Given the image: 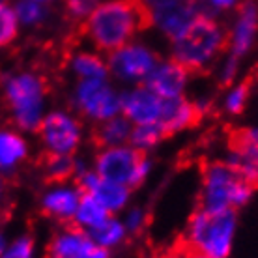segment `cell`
Segmentation results:
<instances>
[{"label": "cell", "instance_id": "cell-16", "mask_svg": "<svg viewBox=\"0 0 258 258\" xmlns=\"http://www.w3.org/2000/svg\"><path fill=\"white\" fill-rule=\"evenodd\" d=\"M228 150L234 157L258 163V129L234 127L228 131Z\"/></svg>", "mask_w": 258, "mask_h": 258}, {"label": "cell", "instance_id": "cell-36", "mask_svg": "<svg viewBox=\"0 0 258 258\" xmlns=\"http://www.w3.org/2000/svg\"><path fill=\"white\" fill-rule=\"evenodd\" d=\"M0 4H4V0H0Z\"/></svg>", "mask_w": 258, "mask_h": 258}, {"label": "cell", "instance_id": "cell-26", "mask_svg": "<svg viewBox=\"0 0 258 258\" xmlns=\"http://www.w3.org/2000/svg\"><path fill=\"white\" fill-rule=\"evenodd\" d=\"M45 8L41 6L36 0H21L17 4L15 15L23 25H36L39 21H43L45 17Z\"/></svg>", "mask_w": 258, "mask_h": 258}, {"label": "cell", "instance_id": "cell-22", "mask_svg": "<svg viewBox=\"0 0 258 258\" xmlns=\"http://www.w3.org/2000/svg\"><path fill=\"white\" fill-rule=\"evenodd\" d=\"M86 234L90 236V239L94 243H97V245H101V247H109V245L118 243V241L123 238V226L120 225L116 219L107 217V219L101 221L99 225L90 226V230Z\"/></svg>", "mask_w": 258, "mask_h": 258}, {"label": "cell", "instance_id": "cell-11", "mask_svg": "<svg viewBox=\"0 0 258 258\" xmlns=\"http://www.w3.org/2000/svg\"><path fill=\"white\" fill-rule=\"evenodd\" d=\"M202 110L199 105L189 103L183 97H163L161 116L157 125L163 129L165 137H170L181 129L193 127L200 122Z\"/></svg>", "mask_w": 258, "mask_h": 258}, {"label": "cell", "instance_id": "cell-10", "mask_svg": "<svg viewBox=\"0 0 258 258\" xmlns=\"http://www.w3.org/2000/svg\"><path fill=\"white\" fill-rule=\"evenodd\" d=\"M94 241L77 221H66L47 245V258H86Z\"/></svg>", "mask_w": 258, "mask_h": 258}, {"label": "cell", "instance_id": "cell-8", "mask_svg": "<svg viewBox=\"0 0 258 258\" xmlns=\"http://www.w3.org/2000/svg\"><path fill=\"white\" fill-rule=\"evenodd\" d=\"M38 133L47 144V148L56 154H73L81 141L77 122L62 112H51L49 116L41 118Z\"/></svg>", "mask_w": 258, "mask_h": 258}, {"label": "cell", "instance_id": "cell-32", "mask_svg": "<svg viewBox=\"0 0 258 258\" xmlns=\"http://www.w3.org/2000/svg\"><path fill=\"white\" fill-rule=\"evenodd\" d=\"M139 223H141V213L133 212V213H131V217H129V221H127V226L135 230V228H139Z\"/></svg>", "mask_w": 258, "mask_h": 258}, {"label": "cell", "instance_id": "cell-34", "mask_svg": "<svg viewBox=\"0 0 258 258\" xmlns=\"http://www.w3.org/2000/svg\"><path fill=\"white\" fill-rule=\"evenodd\" d=\"M4 245H6V241H4V236H2V232H0V254L4 252Z\"/></svg>", "mask_w": 258, "mask_h": 258}, {"label": "cell", "instance_id": "cell-9", "mask_svg": "<svg viewBox=\"0 0 258 258\" xmlns=\"http://www.w3.org/2000/svg\"><path fill=\"white\" fill-rule=\"evenodd\" d=\"M157 66V56L142 45H125L112 52L110 68L118 77L137 81L146 79Z\"/></svg>", "mask_w": 258, "mask_h": 258}, {"label": "cell", "instance_id": "cell-28", "mask_svg": "<svg viewBox=\"0 0 258 258\" xmlns=\"http://www.w3.org/2000/svg\"><path fill=\"white\" fill-rule=\"evenodd\" d=\"M163 258H210V256L204 254L202 251H199L189 239H183V241H176L174 245L170 247V251L167 252V256Z\"/></svg>", "mask_w": 258, "mask_h": 258}, {"label": "cell", "instance_id": "cell-14", "mask_svg": "<svg viewBox=\"0 0 258 258\" xmlns=\"http://www.w3.org/2000/svg\"><path fill=\"white\" fill-rule=\"evenodd\" d=\"M258 28V8L252 0H247L239 6V17L238 23L234 26V32L230 36V49H232V58L230 64L232 68H236L239 56H243L249 47H251L254 34Z\"/></svg>", "mask_w": 258, "mask_h": 258}, {"label": "cell", "instance_id": "cell-33", "mask_svg": "<svg viewBox=\"0 0 258 258\" xmlns=\"http://www.w3.org/2000/svg\"><path fill=\"white\" fill-rule=\"evenodd\" d=\"M215 8H230L236 4V0H210Z\"/></svg>", "mask_w": 258, "mask_h": 258}, {"label": "cell", "instance_id": "cell-5", "mask_svg": "<svg viewBox=\"0 0 258 258\" xmlns=\"http://www.w3.org/2000/svg\"><path fill=\"white\" fill-rule=\"evenodd\" d=\"M45 84L32 73H21L6 81V97L12 105L17 125L26 131H38L41 122Z\"/></svg>", "mask_w": 258, "mask_h": 258}, {"label": "cell", "instance_id": "cell-7", "mask_svg": "<svg viewBox=\"0 0 258 258\" xmlns=\"http://www.w3.org/2000/svg\"><path fill=\"white\" fill-rule=\"evenodd\" d=\"M77 103L79 109L83 110L86 116L94 120H109L122 110L120 97L112 92L109 84L97 79H84L77 88Z\"/></svg>", "mask_w": 258, "mask_h": 258}, {"label": "cell", "instance_id": "cell-17", "mask_svg": "<svg viewBox=\"0 0 258 258\" xmlns=\"http://www.w3.org/2000/svg\"><path fill=\"white\" fill-rule=\"evenodd\" d=\"M77 206L79 193L71 189H56L43 199V212L47 215L60 217L62 221H70L77 213Z\"/></svg>", "mask_w": 258, "mask_h": 258}, {"label": "cell", "instance_id": "cell-20", "mask_svg": "<svg viewBox=\"0 0 258 258\" xmlns=\"http://www.w3.org/2000/svg\"><path fill=\"white\" fill-rule=\"evenodd\" d=\"M92 195H94L110 213V212H118V210L127 202L129 187L123 185V183H116V181H109L101 178L99 183L96 185V189L92 191Z\"/></svg>", "mask_w": 258, "mask_h": 258}, {"label": "cell", "instance_id": "cell-2", "mask_svg": "<svg viewBox=\"0 0 258 258\" xmlns=\"http://www.w3.org/2000/svg\"><path fill=\"white\" fill-rule=\"evenodd\" d=\"M174 58L189 73L200 71L210 60L230 45V38L208 13H197L174 39Z\"/></svg>", "mask_w": 258, "mask_h": 258}, {"label": "cell", "instance_id": "cell-3", "mask_svg": "<svg viewBox=\"0 0 258 258\" xmlns=\"http://www.w3.org/2000/svg\"><path fill=\"white\" fill-rule=\"evenodd\" d=\"M252 191L254 187L245 180L232 159L208 163L202 168L199 210H238L249 200Z\"/></svg>", "mask_w": 258, "mask_h": 258}, {"label": "cell", "instance_id": "cell-12", "mask_svg": "<svg viewBox=\"0 0 258 258\" xmlns=\"http://www.w3.org/2000/svg\"><path fill=\"white\" fill-rule=\"evenodd\" d=\"M120 105H122L123 116L127 118L129 122H135L137 125L157 123L161 116L163 97H159L144 86V88H137V90L120 97Z\"/></svg>", "mask_w": 258, "mask_h": 258}, {"label": "cell", "instance_id": "cell-13", "mask_svg": "<svg viewBox=\"0 0 258 258\" xmlns=\"http://www.w3.org/2000/svg\"><path fill=\"white\" fill-rule=\"evenodd\" d=\"M189 71L176 60L157 64L152 70L144 86L157 94L159 97H180L183 92V86L187 83Z\"/></svg>", "mask_w": 258, "mask_h": 258}, {"label": "cell", "instance_id": "cell-1", "mask_svg": "<svg viewBox=\"0 0 258 258\" xmlns=\"http://www.w3.org/2000/svg\"><path fill=\"white\" fill-rule=\"evenodd\" d=\"M152 25L154 15L144 0H109L94 8L81 25V32L88 34L97 49L116 52L137 32Z\"/></svg>", "mask_w": 258, "mask_h": 258}, {"label": "cell", "instance_id": "cell-19", "mask_svg": "<svg viewBox=\"0 0 258 258\" xmlns=\"http://www.w3.org/2000/svg\"><path fill=\"white\" fill-rule=\"evenodd\" d=\"M26 157V142L13 131H0V170L15 167Z\"/></svg>", "mask_w": 258, "mask_h": 258}, {"label": "cell", "instance_id": "cell-18", "mask_svg": "<svg viewBox=\"0 0 258 258\" xmlns=\"http://www.w3.org/2000/svg\"><path fill=\"white\" fill-rule=\"evenodd\" d=\"M41 167L45 168L47 180L60 183V181L70 180L71 176L77 172V165L71 159L70 154H56L47 150L41 157Z\"/></svg>", "mask_w": 258, "mask_h": 258}, {"label": "cell", "instance_id": "cell-35", "mask_svg": "<svg viewBox=\"0 0 258 258\" xmlns=\"http://www.w3.org/2000/svg\"><path fill=\"white\" fill-rule=\"evenodd\" d=\"M36 2H45V0H36Z\"/></svg>", "mask_w": 258, "mask_h": 258}, {"label": "cell", "instance_id": "cell-30", "mask_svg": "<svg viewBox=\"0 0 258 258\" xmlns=\"http://www.w3.org/2000/svg\"><path fill=\"white\" fill-rule=\"evenodd\" d=\"M249 90H251V83H249V81L239 84L238 88L230 94V97H228L226 109L230 110V112H234V114L241 112V109H243V105H245V101H247V96H249Z\"/></svg>", "mask_w": 258, "mask_h": 258}, {"label": "cell", "instance_id": "cell-29", "mask_svg": "<svg viewBox=\"0 0 258 258\" xmlns=\"http://www.w3.org/2000/svg\"><path fill=\"white\" fill-rule=\"evenodd\" d=\"M34 243L30 238H19L12 247L4 249L0 258H32Z\"/></svg>", "mask_w": 258, "mask_h": 258}, {"label": "cell", "instance_id": "cell-23", "mask_svg": "<svg viewBox=\"0 0 258 258\" xmlns=\"http://www.w3.org/2000/svg\"><path fill=\"white\" fill-rule=\"evenodd\" d=\"M73 68L83 79H97V81H103L107 77V66L99 56L90 54V52H81L79 56H75L73 60Z\"/></svg>", "mask_w": 258, "mask_h": 258}, {"label": "cell", "instance_id": "cell-25", "mask_svg": "<svg viewBox=\"0 0 258 258\" xmlns=\"http://www.w3.org/2000/svg\"><path fill=\"white\" fill-rule=\"evenodd\" d=\"M17 15L12 8L0 4V47L12 43L17 36Z\"/></svg>", "mask_w": 258, "mask_h": 258}, {"label": "cell", "instance_id": "cell-6", "mask_svg": "<svg viewBox=\"0 0 258 258\" xmlns=\"http://www.w3.org/2000/svg\"><path fill=\"white\" fill-rule=\"evenodd\" d=\"M148 155L142 148H105L96 157V168L99 178L123 183L127 187L141 185L148 174Z\"/></svg>", "mask_w": 258, "mask_h": 258}, {"label": "cell", "instance_id": "cell-27", "mask_svg": "<svg viewBox=\"0 0 258 258\" xmlns=\"http://www.w3.org/2000/svg\"><path fill=\"white\" fill-rule=\"evenodd\" d=\"M97 0H66L64 13L71 21H83L84 17H88L94 12Z\"/></svg>", "mask_w": 258, "mask_h": 258}, {"label": "cell", "instance_id": "cell-4", "mask_svg": "<svg viewBox=\"0 0 258 258\" xmlns=\"http://www.w3.org/2000/svg\"><path fill=\"white\" fill-rule=\"evenodd\" d=\"M236 226V210H197L189 223V241L210 258H226Z\"/></svg>", "mask_w": 258, "mask_h": 258}, {"label": "cell", "instance_id": "cell-15", "mask_svg": "<svg viewBox=\"0 0 258 258\" xmlns=\"http://www.w3.org/2000/svg\"><path fill=\"white\" fill-rule=\"evenodd\" d=\"M131 135V123L125 116L123 118H109V120H101L92 129V144L96 148H114L118 144L129 141Z\"/></svg>", "mask_w": 258, "mask_h": 258}, {"label": "cell", "instance_id": "cell-31", "mask_svg": "<svg viewBox=\"0 0 258 258\" xmlns=\"http://www.w3.org/2000/svg\"><path fill=\"white\" fill-rule=\"evenodd\" d=\"M10 181L0 176V219L4 221L10 215Z\"/></svg>", "mask_w": 258, "mask_h": 258}, {"label": "cell", "instance_id": "cell-24", "mask_svg": "<svg viewBox=\"0 0 258 258\" xmlns=\"http://www.w3.org/2000/svg\"><path fill=\"white\" fill-rule=\"evenodd\" d=\"M167 139L163 129L157 123H144V125H137L131 129V135H129V142L137 146V148H150L157 144L159 141Z\"/></svg>", "mask_w": 258, "mask_h": 258}, {"label": "cell", "instance_id": "cell-21", "mask_svg": "<svg viewBox=\"0 0 258 258\" xmlns=\"http://www.w3.org/2000/svg\"><path fill=\"white\" fill-rule=\"evenodd\" d=\"M77 223L83 226H96L101 221H105L109 217V210L94 197V195H79V206H77Z\"/></svg>", "mask_w": 258, "mask_h": 258}]
</instances>
